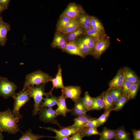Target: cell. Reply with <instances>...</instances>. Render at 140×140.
<instances>
[{
	"label": "cell",
	"mask_w": 140,
	"mask_h": 140,
	"mask_svg": "<svg viewBox=\"0 0 140 140\" xmlns=\"http://www.w3.org/2000/svg\"><path fill=\"white\" fill-rule=\"evenodd\" d=\"M73 41L77 45L81 53L85 57L88 55H91L90 50L87 46L79 38Z\"/></svg>",
	"instance_id": "obj_31"
},
{
	"label": "cell",
	"mask_w": 140,
	"mask_h": 140,
	"mask_svg": "<svg viewBox=\"0 0 140 140\" xmlns=\"http://www.w3.org/2000/svg\"><path fill=\"white\" fill-rule=\"evenodd\" d=\"M79 38L87 46L89 49L92 55L98 39L84 36H81Z\"/></svg>",
	"instance_id": "obj_29"
},
{
	"label": "cell",
	"mask_w": 140,
	"mask_h": 140,
	"mask_svg": "<svg viewBox=\"0 0 140 140\" xmlns=\"http://www.w3.org/2000/svg\"><path fill=\"white\" fill-rule=\"evenodd\" d=\"M19 121V118L14 116L9 108L5 111L0 112V130L2 132L15 134L20 131L17 124Z\"/></svg>",
	"instance_id": "obj_1"
},
{
	"label": "cell",
	"mask_w": 140,
	"mask_h": 140,
	"mask_svg": "<svg viewBox=\"0 0 140 140\" xmlns=\"http://www.w3.org/2000/svg\"><path fill=\"white\" fill-rule=\"evenodd\" d=\"M124 75L122 69L118 70L116 75L111 80L109 84L108 90L118 88L122 89V86L124 80Z\"/></svg>",
	"instance_id": "obj_12"
},
{
	"label": "cell",
	"mask_w": 140,
	"mask_h": 140,
	"mask_svg": "<svg viewBox=\"0 0 140 140\" xmlns=\"http://www.w3.org/2000/svg\"><path fill=\"white\" fill-rule=\"evenodd\" d=\"M58 67V72L55 75V77L53 78L50 81L52 83V88L51 91L48 93L51 95H52V92L54 88L63 89L65 87L62 80V70L60 64L59 65Z\"/></svg>",
	"instance_id": "obj_14"
},
{
	"label": "cell",
	"mask_w": 140,
	"mask_h": 140,
	"mask_svg": "<svg viewBox=\"0 0 140 140\" xmlns=\"http://www.w3.org/2000/svg\"><path fill=\"white\" fill-rule=\"evenodd\" d=\"M84 30L81 27L71 32L65 34L67 39V43L73 41L81 36H83Z\"/></svg>",
	"instance_id": "obj_27"
},
{
	"label": "cell",
	"mask_w": 140,
	"mask_h": 140,
	"mask_svg": "<svg viewBox=\"0 0 140 140\" xmlns=\"http://www.w3.org/2000/svg\"><path fill=\"white\" fill-rule=\"evenodd\" d=\"M40 120L46 123H51L61 126L59 124L56 118L57 117L55 110L52 108H44L39 109V113Z\"/></svg>",
	"instance_id": "obj_7"
},
{
	"label": "cell",
	"mask_w": 140,
	"mask_h": 140,
	"mask_svg": "<svg viewBox=\"0 0 140 140\" xmlns=\"http://www.w3.org/2000/svg\"><path fill=\"white\" fill-rule=\"evenodd\" d=\"M66 99L64 96L61 94L57 101L58 108L55 110L58 116L61 115L66 117L67 113L71 112L72 110V109L67 108L66 103Z\"/></svg>",
	"instance_id": "obj_15"
},
{
	"label": "cell",
	"mask_w": 140,
	"mask_h": 140,
	"mask_svg": "<svg viewBox=\"0 0 140 140\" xmlns=\"http://www.w3.org/2000/svg\"><path fill=\"white\" fill-rule=\"evenodd\" d=\"M14 100L13 107L12 111L14 116L19 119L22 116L20 113L21 108L29 101L31 98L27 89L19 91L12 97Z\"/></svg>",
	"instance_id": "obj_4"
},
{
	"label": "cell",
	"mask_w": 140,
	"mask_h": 140,
	"mask_svg": "<svg viewBox=\"0 0 140 140\" xmlns=\"http://www.w3.org/2000/svg\"><path fill=\"white\" fill-rule=\"evenodd\" d=\"M104 104V111L108 110H113L114 107L112 99L109 91L107 90L103 92L101 94Z\"/></svg>",
	"instance_id": "obj_19"
},
{
	"label": "cell",
	"mask_w": 140,
	"mask_h": 140,
	"mask_svg": "<svg viewBox=\"0 0 140 140\" xmlns=\"http://www.w3.org/2000/svg\"><path fill=\"white\" fill-rule=\"evenodd\" d=\"M45 85L39 86H30L27 89L29 94L30 97H33L34 100V108L32 115L35 116L38 113L40 106L43 101L44 96L46 97L51 96L48 93L45 91Z\"/></svg>",
	"instance_id": "obj_2"
},
{
	"label": "cell",
	"mask_w": 140,
	"mask_h": 140,
	"mask_svg": "<svg viewBox=\"0 0 140 140\" xmlns=\"http://www.w3.org/2000/svg\"><path fill=\"white\" fill-rule=\"evenodd\" d=\"M2 132L0 130V140H3L4 136L2 134Z\"/></svg>",
	"instance_id": "obj_45"
},
{
	"label": "cell",
	"mask_w": 140,
	"mask_h": 140,
	"mask_svg": "<svg viewBox=\"0 0 140 140\" xmlns=\"http://www.w3.org/2000/svg\"><path fill=\"white\" fill-rule=\"evenodd\" d=\"M83 36L98 39L104 38L107 36L106 33L97 31L91 27L84 31Z\"/></svg>",
	"instance_id": "obj_24"
},
{
	"label": "cell",
	"mask_w": 140,
	"mask_h": 140,
	"mask_svg": "<svg viewBox=\"0 0 140 140\" xmlns=\"http://www.w3.org/2000/svg\"><path fill=\"white\" fill-rule=\"evenodd\" d=\"M108 90L112 99L113 103L115 106L118 100L124 95L122 89L118 88Z\"/></svg>",
	"instance_id": "obj_32"
},
{
	"label": "cell",
	"mask_w": 140,
	"mask_h": 140,
	"mask_svg": "<svg viewBox=\"0 0 140 140\" xmlns=\"http://www.w3.org/2000/svg\"><path fill=\"white\" fill-rule=\"evenodd\" d=\"M122 69L125 77L132 83L140 81L138 77L131 69L126 67H124Z\"/></svg>",
	"instance_id": "obj_25"
},
{
	"label": "cell",
	"mask_w": 140,
	"mask_h": 140,
	"mask_svg": "<svg viewBox=\"0 0 140 140\" xmlns=\"http://www.w3.org/2000/svg\"><path fill=\"white\" fill-rule=\"evenodd\" d=\"M70 136L65 137L61 138L60 140H69Z\"/></svg>",
	"instance_id": "obj_46"
},
{
	"label": "cell",
	"mask_w": 140,
	"mask_h": 140,
	"mask_svg": "<svg viewBox=\"0 0 140 140\" xmlns=\"http://www.w3.org/2000/svg\"><path fill=\"white\" fill-rule=\"evenodd\" d=\"M110 43V39L107 36L98 39L92 55L96 59L99 58L109 47Z\"/></svg>",
	"instance_id": "obj_9"
},
{
	"label": "cell",
	"mask_w": 140,
	"mask_h": 140,
	"mask_svg": "<svg viewBox=\"0 0 140 140\" xmlns=\"http://www.w3.org/2000/svg\"><path fill=\"white\" fill-rule=\"evenodd\" d=\"M62 93L66 99H71L75 103L80 97L81 93V89L78 86H69L65 87L61 90Z\"/></svg>",
	"instance_id": "obj_10"
},
{
	"label": "cell",
	"mask_w": 140,
	"mask_h": 140,
	"mask_svg": "<svg viewBox=\"0 0 140 140\" xmlns=\"http://www.w3.org/2000/svg\"><path fill=\"white\" fill-rule=\"evenodd\" d=\"M53 78L41 70H38L27 74L26 77L23 90L30 86L46 85Z\"/></svg>",
	"instance_id": "obj_3"
},
{
	"label": "cell",
	"mask_w": 140,
	"mask_h": 140,
	"mask_svg": "<svg viewBox=\"0 0 140 140\" xmlns=\"http://www.w3.org/2000/svg\"><path fill=\"white\" fill-rule=\"evenodd\" d=\"M67 43L66 34L56 30L51 44L52 48H58L61 49L63 52Z\"/></svg>",
	"instance_id": "obj_11"
},
{
	"label": "cell",
	"mask_w": 140,
	"mask_h": 140,
	"mask_svg": "<svg viewBox=\"0 0 140 140\" xmlns=\"http://www.w3.org/2000/svg\"><path fill=\"white\" fill-rule=\"evenodd\" d=\"M5 10L3 6L0 4V16H1L2 13Z\"/></svg>",
	"instance_id": "obj_44"
},
{
	"label": "cell",
	"mask_w": 140,
	"mask_h": 140,
	"mask_svg": "<svg viewBox=\"0 0 140 140\" xmlns=\"http://www.w3.org/2000/svg\"><path fill=\"white\" fill-rule=\"evenodd\" d=\"M90 16L85 11L81 13L76 20L84 31L91 27Z\"/></svg>",
	"instance_id": "obj_16"
},
{
	"label": "cell",
	"mask_w": 140,
	"mask_h": 140,
	"mask_svg": "<svg viewBox=\"0 0 140 140\" xmlns=\"http://www.w3.org/2000/svg\"><path fill=\"white\" fill-rule=\"evenodd\" d=\"M99 126L97 118H93L88 121L82 127H89L97 129Z\"/></svg>",
	"instance_id": "obj_39"
},
{
	"label": "cell",
	"mask_w": 140,
	"mask_h": 140,
	"mask_svg": "<svg viewBox=\"0 0 140 140\" xmlns=\"http://www.w3.org/2000/svg\"><path fill=\"white\" fill-rule=\"evenodd\" d=\"M112 111L111 110L104 111V113L99 118H97L100 126L103 124L107 121L110 113Z\"/></svg>",
	"instance_id": "obj_37"
},
{
	"label": "cell",
	"mask_w": 140,
	"mask_h": 140,
	"mask_svg": "<svg viewBox=\"0 0 140 140\" xmlns=\"http://www.w3.org/2000/svg\"><path fill=\"white\" fill-rule=\"evenodd\" d=\"M59 96L57 97L54 95L46 97L44 99V101L40 104L39 109L44 108H52L54 106L57 104V101Z\"/></svg>",
	"instance_id": "obj_21"
},
{
	"label": "cell",
	"mask_w": 140,
	"mask_h": 140,
	"mask_svg": "<svg viewBox=\"0 0 140 140\" xmlns=\"http://www.w3.org/2000/svg\"><path fill=\"white\" fill-rule=\"evenodd\" d=\"M40 127L41 128L46 129L54 132L56 134V136L53 137V138H55V140H60L64 137L71 136L75 133L80 131L83 128L82 127L72 128L68 126L65 127L61 126L59 130H57L50 127Z\"/></svg>",
	"instance_id": "obj_6"
},
{
	"label": "cell",
	"mask_w": 140,
	"mask_h": 140,
	"mask_svg": "<svg viewBox=\"0 0 140 140\" xmlns=\"http://www.w3.org/2000/svg\"><path fill=\"white\" fill-rule=\"evenodd\" d=\"M132 84L125 77L122 86V89L124 95L128 96L129 91Z\"/></svg>",
	"instance_id": "obj_38"
},
{
	"label": "cell",
	"mask_w": 140,
	"mask_h": 140,
	"mask_svg": "<svg viewBox=\"0 0 140 140\" xmlns=\"http://www.w3.org/2000/svg\"><path fill=\"white\" fill-rule=\"evenodd\" d=\"M128 100V97L123 95L117 101L113 110L118 111L121 110Z\"/></svg>",
	"instance_id": "obj_36"
},
{
	"label": "cell",
	"mask_w": 140,
	"mask_h": 140,
	"mask_svg": "<svg viewBox=\"0 0 140 140\" xmlns=\"http://www.w3.org/2000/svg\"><path fill=\"white\" fill-rule=\"evenodd\" d=\"M140 82L132 83L130 89L128 96V100L135 98L138 91Z\"/></svg>",
	"instance_id": "obj_35"
},
{
	"label": "cell",
	"mask_w": 140,
	"mask_h": 140,
	"mask_svg": "<svg viewBox=\"0 0 140 140\" xmlns=\"http://www.w3.org/2000/svg\"><path fill=\"white\" fill-rule=\"evenodd\" d=\"M84 12L81 5L71 2L68 4L60 16H66L76 20L80 15Z\"/></svg>",
	"instance_id": "obj_8"
},
{
	"label": "cell",
	"mask_w": 140,
	"mask_h": 140,
	"mask_svg": "<svg viewBox=\"0 0 140 140\" xmlns=\"http://www.w3.org/2000/svg\"><path fill=\"white\" fill-rule=\"evenodd\" d=\"M80 27L79 24L76 20L68 26L65 27L57 30L65 34H66L74 31Z\"/></svg>",
	"instance_id": "obj_34"
},
{
	"label": "cell",
	"mask_w": 140,
	"mask_h": 140,
	"mask_svg": "<svg viewBox=\"0 0 140 140\" xmlns=\"http://www.w3.org/2000/svg\"><path fill=\"white\" fill-rule=\"evenodd\" d=\"M115 139L116 140H132L130 138V134L127 132L123 127L116 130Z\"/></svg>",
	"instance_id": "obj_30"
},
{
	"label": "cell",
	"mask_w": 140,
	"mask_h": 140,
	"mask_svg": "<svg viewBox=\"0 0 140 140\" xmlns=\"http://www.w3.org/2000/svg\"><path fill=\"white\" fill-rule=\"evenodd\" d=\"M116 130H112L104 127L100 132V138L99 140L115 139Z\"/></svg>",
	"instance_id": "obj_22"
},
{
	"label": "cell",
	"mask_w": 140,
	"mask_h": 140,
	"mask_svg": "<svg viewBox=\"0 0 140 140\" xmlns=\"http://www.w3.org/2000/svg\"><path fill=\"white\" fill-rule=\"evenodd\" d=\"M75 20H76L66 16H60L56 25L63 23L73 21Z\"/></svg>",
	"instance_id": "obj_40"
},
{
	"label": "cell",
	"mask_w": 140,
	"mask_h": 140,
	"mask_svg": "<svg viewBox=\"0 0 140 140\" xmlns=\"http://www.w3.org/2000/svg\"><path fill=\"white\" fill-rule=\"evenodd\" d=\"M91 27L100 32L105 33L104 27L101 22L97 18L90 16Z\"/></svg>",
	"instance_id": "obj_26"
},
{
	"label": "cell",
	"mask_w": 140,
	"mask_h": 140,
	"mask_svg": "<svg viewBox=\"0 0 140 140\" xmlns=\"http://www.w3.org/2000/svg\"><path fill=\"white\" fill-rule=\"evenodd\" d=\"M75 103L74 108L71 111L72 115L77 117L86 115L87 111L83 103L82 98L80 97Z\"/></svg>",
	"instance_id": "obj_18"
},
{
	"label": "cell",
	"mask_w": 140,
	"mask_h": 140,
	"mask_svg": "<svg viewBox=\"0 0 140 140\" xmlns=\"http://www.w3.org/2000/svg\"><path fill=\"white\" fill-rule=\"evenodd\" d=\"M17 88L16 85L9 81L7 78L0 77V96L4 99L12 97L16 93Z\"/></svg>",
	"instance_id": "obj_5"
},
{
	"label": "cell",
	"mask_w": 140,
	"mask_h": 140,
	"mask_svg": "<svg viewBox=\"0 0 140 140\" xmlns=\"http://www.w3.org/2000/svg\"><path fill=\"white\" fill-rule=\"evenodd\" d=\"M32 130L29 129L26 132L23 134L22 136L18 140H38L43 137H49L52 138V137L35 134L32 132Z\"/></svg>",
	"instance_id": "obj_23"
},
{
	"label": "cell",
	"mask_w": 140,
	"mask_h": 140,
	"mask_svg": "<svg viewBox=\"0 0 140 140\" xmlns=\"http://www.w3.org/2000/svg\"><path fill=\"white\" fill-rule=\"evenodd\" d=\"M10 1V0H0V4L3 6L5 9H6L8 8Z\"/></svg>",
	"instance_id": "obj_43"
},
{
	"label": "cell",
	"mask_w": 140,
	"mask_h": 140,
	"mask_svg": "<svg viewBox=\"0 0 140 140\" xmlns=\"http://www.w3.org/2000/svg\"><path fill=\"white\" fill-rule=\"evenodd\" d=\"M134 139L133 140H140V130L133 129L132 130Z\"/></svg>",
	"instance_id": "obj_42"
},
{
	"label": "cell",
	"mask_w": 140,
	"mask_h": 140,
	"mask_svg": "<svg viewBox=\"0 0 140 140\" xmlns=\"http://www.w3.org/2000/svg\"><path fill=\"white\" fill-rule=\"evenodd\" d=\"M104 104L102 99V94L93 98L92 104L88 111L92 110H100L103 109Z\"/></svg>",
	"instance_id": "obj_28"
},
{
	"label": "cell",
	"mask_w": 140,
	"mask_h": 140,
	"mask_svg": "<svg viewBox=\"0 0 140 140\" xmlns=\"http://www.w3.org/2000/svg\"><path fill=\"white\" fill-rule=\"evenodd\" d=\"M63 52L71 55H77L82 58L85 57L74 41L67 43Z\"/></svg>",
	"instance_id": "obj_17"
},
{
	"label": "cell",
	"mask_w": 140,
	"mask_h": 140,
	"mask_svg": "<svg viewBox=\"0 0 140 140\" xmlns=\"http://www.w3.org/2000/svg\"><path fill=\"white\" fill-rule=\"evenodd\" d=\"M81 135L83 137L85 136H90L94 135H100V132L97 129L92 128H85L80 131Z\"/></svg>",
	"instance_id": "obj_33"
},
{
	"label": "cell",
	"mask_w": 140,
	"mask_h": 140,
	"mask_svg": "<svg viewBox=\"0 0 140 140\" xmlns=\"http://www.w3.org/2000/svg\"><path fill=\"white\" fill-rule=\"evenodd\" d=\"M10 30V24L5 22L2 16H0V45L5 46L7 40V33Z\"/></svg>",
	"instance_id": "obj_13"
},
{
	"label": "cell",
	"mask_w": 140,
	"mask_h": 140,
	"mask_svg": "<svg viewBox=\"0 0 140 140\" xmlns=\"http://www.w3.org/2000/svg\"><path fill=\"white\" fill-rule=\"evenodd\" d=\"M80 131L78 132L71 136L69 140H83Z\"/></svg>",
	"instance_id": "obj_41"
},
{
	"label": "cell",
	"mask_w": 140,
	"mask_h": 140,
	"mask_svg": "<svg viewBox=\"0 0 140 140\" xmlns=\"http://www.w3.org/2000/svg\"></svg>",
	"instance_id": "obj_47"
},
{
	"label": "cell",
	"mask_w": 140,
	"mask_h": 140,
	"mask_svg": "<svg viewBox=\"0 0 140 140\" xmlns=\"http://www.w3.org/2000/svg\"><path fill=\"white\" fill-rule=\"evenodd\" d=\"M93 117L89 115H86L78 116L73 120L74 123L69 127L73 128H81L89 120Z\"/></svg>",
	"instance_id": "obj_20"
}]
</instances>
